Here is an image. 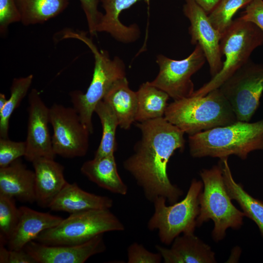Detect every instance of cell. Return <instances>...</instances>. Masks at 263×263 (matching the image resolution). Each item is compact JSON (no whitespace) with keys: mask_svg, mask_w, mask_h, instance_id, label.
I'll return each instance as SVG.
<instances>
[{"mask_svg":"<svg viewBox=\"0 0 263 263\" xmlns=\"http://www.w3.org/2000/svg\"><path fill=\"white\" fill-rule=\"evenodd\" d=\"M203 183L192 179L186 197L170 206L166 199L158 197L153 202L154 211L148 223L151 231L157 230L161 242L170 244L181 233H194L200 212L199 195Z\"/></svg>","mask_w":263,"mask_h":263,"instance_id":"obj_8","label":"cell"},{"mask_svg":"<svg viewBox=\"0 0 263 263\" xmlns=\"http://www.w3.org/2000/svg\"><path fill=\"white\" fill-rule=\"evenodd\" d=\"M164 117L189 136L238 121L219 88L203 96L173 100L168 104Z\"/></svg>","mask_w":263,"mask_h":263,"instance_id":"obj_4","label":"cell"},{"mask_svg":"<svg viewBox=\"0 0 263 263\" xmlns=\"http://www.w3.org/2000/svg\"><path fill=\"white\" fill-rule=\"evenodd\" d=\"M81 172L90 181L110 192L124 195L128 187L119 175L114 154L85 162Z\"/></svg>","mask_w":263,"mask_h":263,"instance_id":"obj_21","label":"cell"},{"mask_svg":"<svg viewBox=\"0 0 263 263\" xmlns=\"http://www.w3.org/2000/svg\"><path fill=\"white\" fill-rule=\"evenodd\" d=\"M227 159H220L219 163L227 192L231 199L240 205L245 216L255 223L263 237V202L251 196L241 184L235 181Z\"/></svg>","mask_w":263,"mask_h":263,"instance_id":"obj_23","label":"cell"},{"mask_svg":"<svg viewBox=\"0 0 263 263\" xmlns=\"http://www.w3.org/2000/svg\"><path fill=\"white\" fill-rule=\"evenodd\" d=\"M205 54L199 45L186 58L175 60L160 54L156 62L159 70L150 83L168 94L173 100L190 96L194 91L191 76L204 65Z\"/></svg>","mask_w":263,"mask_h":263,"instance_id":"obj_10","label":"cell"},{"mask_svg":"<svg viewBox=\"0 0 263 263\" xmlns=\"http://www.w3.org/2000/svg\"><path fill=\"white\" fill-rule=\"evenodd\" d=\"M25 26L40 24L57 16L68 6L69 0H16Z\"/></svg>","mask_w":263,"mask_h":263,"instance_id":"obj_25","label":"cell"},{"mask_svg":"<svg viewBox=\"0 0 263 263\" xmlns=\"http://www.w3.org/2000/svg\"><path fill=\"white\" fill-rule=\"evenodd\" d=\"M240 18L254 24L263 32V0H252Z\"/></svg>","mask_w":263,"mask_h":263,"instance_id":"obj_34","label":"cell"},{"mask_svg":"<svg viewBox=\"0 0 263 263\" xmlns=\"http://www.w3.org/2000/svg\"><path fill=\"white\" fill-rule=\"evenodd\" d=\"M203 190L199 195L200 212L197 226L212 220L213 239L218 242L225 238L227 228L238 229L243 224L244 213L232 204L225 188L220 164L200 172Z\"/></svg>","mask_w":263,"mask_h":263,"instance_id":"obj_5","label":"cell"},{"mask_svg":"<svg viewBox=\"0 0 263 263\" xmlns=\"http://www.w3.org/2000/svg\"><path fill=\"white\" fill-rule=\"evenodd\" d=\"M136 126L141 138L123 167L142 188L147 200L153 203L161 196L173 204L183 191L170 182L167 165L175 150H183L185 133L164 117L138 122Z\"/></svg>","mask_w":263,"mask_h":263,"instance_id":"obj_1","label":"cell"},{"mask_svg":"<svg viewBox=\"0 0 263 263\" xmlns=\"http://www.w3.org/2000/svg\"><path fill=\"white\" fill-rule=\"evenodd\" d=\"M7 263H37L29 253L22 249L19 250H9Z\"/></svg>","mask_w":263,"mask_h":263,"instance_id":"obj_35","label":"cell"},{"mask_svg":"<svg viewBox=\"0 0 263 263\" xmlns=\"http://www.w3.org/2000/svg\"><path fill=\"white\" fill-rule=\"evenodd\" d=\"M189 151L194 158L220 159L236 155L242 160L263 150V119L254 122L237 121L188 136Z\"/></svg>","mask_w":263,"mask_h":263,"instance_id":"obj_2","label":"cell"},{"mask_svg":"<svg viewBox=\"0 0 263 263\" xmlns=\"http://www.w3.org/2000/svg\"><path fill=\"white\" fill-rule=\"evenodd\" d=\"M35 174L36 202L41 207H49L68 183L64 167L54 159L39 157L32 162Z\"/></svg>","mask_w":263,"mask_h":263,"instance_id":"obj_15","label":"cell"},{"mask_svg":"<svg viewBox=\"0 0 263 263\" xmlns=\"http://www.w3.org/2000/svg\"><path fill=\"white\" fill-rule=\"evenodd\" d=\"M94 113L98 115L102 127V134L94 157L114 154L116 149V131L119 126L117 118L111 106L103 100L96 105Z\"/></svg>","mask_w":263,"mask_h":263,"instance_id":"obj_26","label":"cell"},{"mask_svg":"<svg viewBox=\"0 0 263 263\" xmlns=\"http://www.w3.org/2000/svg\"><path fill=\"white\" fill-rule=\"evenodd\" d=\"M219 88L237 120L249 122L258 108L263 93V65L249 60Z\"/></svg>","mask_w":263,"mask_h":263,"instance_id":"obj_9","label":"cell"},{"mask_svg":"<svg viewBox=\"0 0 263 263\" xmlns=\"http://www.w3.org/2000/svg\"><path fill=\"white\" fill-rule=\"evenodd\" d=\"M141 0L147 3L150 2V0H100L105 14L97 26V33H107L122 43L136 41L140 36L139 26L136 23L129 26L124 25L120 21L119 16L123 11Z\"/></svg>","mask_w":263,"mask_h":263,"instance_id":"obj_19","label":"cell"},{"mask_svg":"<svg viewBox=\"0 0 263 263\" xmlns=\"http://www.w3.org/2000/svg\"><path fill=\"white\" fill-rule=\"evenodd\" d=\"M27 134L25 140V159L32 162L39 157L54 159L55 154L48 128L49 108L42 100L40 93L33 89L28 95Z\"/></svg>","mask_w":263,"mask_h":263,"instance_id":"obj_13","label":"cell"},{"mask_svg":"<svg viewBox=\"0 0 263 263\" xmlns=\"http://www.w3.org/2000/svg\"><path fill=\"white\" fill-rule=\"evenodd\" d=\"M208 14L215 8L220 0H194Z\"/></svg>","mask_w":263,"mask_h":263,"instance_id":"obj_36","label":"cell"},{"mask_svg":"<svg viewBox=\"0 0 263 263\" xmlns=\"http://www.w3.org/2000/svg\"><path fill=\"white\" fill-rule=\"evenodd\" d=\"M155 248L165 263H215V253L194 233L178 236L170 248L159 245Z\"/></svg>","mask_w":263,"mask_h":263,"instance_id":"obj_16","label":"cell"},{"mask_svg":"<svg viewBox=\"0 0 263 263\" xmlns=\"http://www.w3.org/2000/svg\"><path fill=\"white\" fill-rule=\"evenodd\" d=\"M103 100L114 111L120 128L125 130L130 129L135 121L137 97L136 92L130 89L126 77L115 82Z\"/></svg>","mask_w":263,"mask_h":263,"instance_id":"obj_22","label":"cell"},{"mask_svg":"<svg viewBox=\"0 0 263 263\" xmlns=\"http://www.w3.org/2000/svg\"><path fill=\"white\" fill-rule=\"evenodd\" d=\"M0 194L23 202H36L35 172L28 169L20 158L0 168Z\"/></svg>","mask_w":263,"mask_h":263,"instance_id":"obj_18","label":"cell"},{"mask_svg":"<svg viewBox=\"0 0 263 263\" xmlns=\"http://www.w3.org/2000/svg\"><path fill=\"white\" fill-rule=\"evenodd\" d=\"M18 224L8 240V249L19 250L35 240L43 231L56 226L63 219L49 213L41 212L26 206L19 207Z\"/></svg>","mask_w":263,"mask_h":263,"instance_id":"obj_17","label":"cell"},{"mask_svg":"<svg viewBox=\"0 0 263 263\" xmlns=\"http://www.w3.org/2000/svg\"><path fill=\"white\" fill-rule=\"evenodd\" d=\"M183 12L190 22V42L201 47L213 77L223 66L220 45L222 34L213 26L208 14L194 0H185Z\"/></svg>","mask_w":263,"mask_h":263,"instance_id":"obj_12","label":"cell"},{"mask_svg":"<svg viewBox=\"0 0 263 263\" xmlns=\"http://www.w3.org/2000/svg\"><path fill=\"white\" fill-rule=\"evenodd\" d=\"M61 34L62 39L74 38L83 42L94 55V73L87 91L83 93L75 90L69 94L73 107L91 134L94 131L92 117L94 108L115 82L126 77L125 64L119 57L115 56L111 59L107 51L99 50L84 32L69 29L63 30Z\"/></svg>","mask_w":263,"mask_h":263,"instance_id":"obj_3","label":"cell"},{"mask_svg":"<svg viewBox=\"0 0 263 263\" xmlns=\"http://www.w3.org/2000/svg\"><path fill=\"white\" fill-rule=\"evenodd\" d=\"M14 198L0 194V238L8 242L19 220Z\"/></svg>","mask_w":263,"mask_h":263,"instance_id":"obj_29","label":"cell"},{"mask_svg":"<svg viewBox=\"0 0 263 263\" xmlns=\"http://www.w3.org/2000/svg\"><path fill=\"white\" fill-rule=\"evenodd\" d=\"M263 45V32L254 24L240 17L233 20L222 34L220 45L225 59L220 72L195 91L193 95H206L221 85L250 59L253 51Z\"/></svg>","mask_w":263,"mask_h":263,"instance_id":"obj_7","label":"cell"},{"mask_svg":"<svg viewBox=\"0 0 263 263\" xmlns=\"http://www.w3.org/2000/svg\"><path fill=\"white\" fill-rule=\"evenodd\" d=\"M49 122L53 129L52 142L56 155L72 158L86 154L91 133L74 107L53 104L49 108Z\"/></svg>","mask_w":263,"mask_h":263,"instance_id":"obj_11","label":"cell"},{"mask_svg":"<svg viewBox=\"0 0 263 263\" xmlns=\"http://www.w3.org/2000/svg\"><path fill=\"white\" fill-rule=\"evenodd\" d=\"M127 256L128 263H159L162 259L159 252H150L136 242L128 247Z\"/></svg>","mask_w":263,"mask_h":263,"instance_id":"obj_32","label":"cell"},{"mask_svg":"<svg viewBox=\"0 0 263 263\" xmlns=\"http://www.w3.org/2000/svg\"><path fill=\"white\" fill-rule=\"evenodd\" d=\"M33 75L15 78L10 87V96L6 103L0 111V137L8 138V130L10 117L19 105L26 95L32 84Z\"/></svg>","mask_w":263,"mask_h":263,"instance_id":"obj_27","label":"cell"},{"mask_svg":"<svg viewBox=\"0 0 263 263\" xmlns=\"http://www.w3.org/2000/svg\"><path fill=\"white\" fill-rule=\"evenodd\" d=\"M7 99L6 98L5 95L2 94H0V111L2 110V109L5 106Z\"/></svg>","mask_w":263,"mask_h":263,"instance_id":"obj_38","label":"cell"},{"mask_svg":"<svg viewBox=\"0 0 263 263\" xmlns=\"http://www.w3.org/2000/svg\"><path fill=\"white\" fill-rule=\"evenodd\" d=\"M21 21V15L16 0H0V32L6 33L9 25Z\"/></svg>","mask_w":263,"mask_h":263,"instance_id":"obj_31","label":"cell"},{"mask_svg":"<svg viewBox=\"0 0 263 263\" xmlns=\"http://www.w3.org/2000/svg\"><path fill=\"white\" fill-rule=\"evenodd\" d=\"M6 244L0 242V263H7L9 249H7L5 247Z\"/></svg>","mask_w":263,"mask_h":263,"instance_id":"obj_37","label":"cell"},{"mask_svg":"<svg viewBox=\"0 0 263 263\" xmlns=\"http://www.w3.org/2000/svg\"><path fill=\"white\" fill-rule=\"evenodd\" d=\"M124 229L110 209H93L70 214L56 226L41 232L34 241L48 245H75L106 232Z\"/></svg>","mask_w":263,"mask_h":263,"instance_id":"obj_6","label":"cell"},{"mask_svg":"<svg viewBox=\"0 0 263 263\" xmlns=\"http://www.w3.org/2000/svg\"><path fill=\"white\" fill-rule=\"evenodd\" d=\"M25 142H16L8 138H0V168L6 167L16 160L24 156Z\"/></svg>","mask_w":263,"mask_h":263,"instance_id":"obj_30","label":"cell"},{"mask_svg":"<svg viewBox=\"0 0 263 263\" xmlns=\"http://www.w3.org/2000/svg\"><path fill=\"white\" fill-rule=\"evenodd\" d=\"M106 248L103 234H101L75 245H48L33 240L23 249L37 263H83L91 256L104 252Z\"/></svg>","mask_w":263,"mask_h":263,"instance_id":"obj_14","label":"cell"},{"mask_svg":"<svg viewBox=\"0 0 263 263\" xmlns=\"http://www.w3.org/2000/svg\"><path fill=\"white\" fill-rule=\"evenodd\" d=\"M87 19L89 32L91 37L96 36L97 26L103 14L98 9L99 0H79Z\"/></svg>","mask_w":263,"mask_h":263,"instance_id":"obj_33","label":"cell"},{"mask_svg":"<svg viewBox=\"0 0 263 263\" xmlns=\"http://www.w3.org/2000/svg\"><path fill=\"white\" fill-rule=\"evenodd\" d=\"M136 94L135 121L142 122L164 117L169 97L167 93L147 81L140 86Z\"/></svg>","mask_w":263,"mask_h":263,"instance_id":"obj_24","label":"cell"},{"mask_svg":"<svg viewBox=\"0 0 263 263\" xmlns=\"http://www.w3.org/2000/svg\"><path fill=\"white\" fill-rule=\"evenodd\" d=\"M113 205L112 198L87 192L76 183H67L49 208L56 211L70 214L93 209H110Z\"/></svg>","mask_w":263,"mask_h":263,"instance_id":"obj_20","label":"cell"},{"mask_svg":"<svg viewBox=\"0 0 263 263\" xmlns=\"http://www.w3.org/2000/svg\"><path fill=\"white\" fill-rule=\"evenodd\" d=\"M252 0H220L208 14L213 26L223 34L231 25L233 18L241 8L245 7Z\"/></svg>","mask_w":263,"mask_h":263,"instance_id":"obj_28","label":"cell"}]
</instances>
